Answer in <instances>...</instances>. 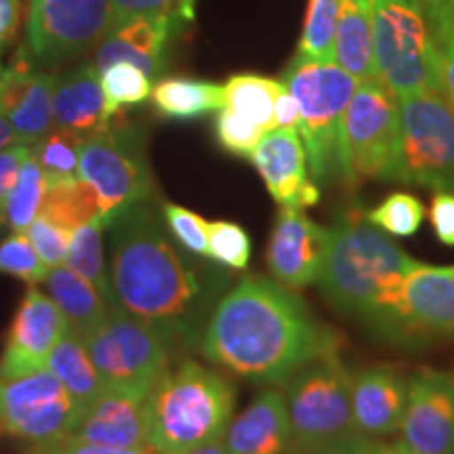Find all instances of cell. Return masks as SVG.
Masks as SVG:
<instances>
[{
    "mask_svg": "<svg viewBox=\"0 0 454 454\" xmlns=\"http://www.w3.org/2000/svg\"><path fill=\"white\" fill-rule=\"evenodd\" d=\"M339 348V331L317 320L297 293L259 276L223 294L200 334L208 362L261 385H284Z\"/></svg>",
    "mask_w": 454,
    "mask_h": 454,
    "instance_id": "6da1fadb",
    "label": "cell"
},
{
    "mask_svg": "<svg viewBox=\"0 0 454 454\" xmlns=\"http://www.w3.org/2000/svg\"><path fill=\"white\" fill-rule=\"evenodd\" d=\"M110 280L116 303L130 316L187 333L204 301V284L168 240L147 202L110 221Z\"/></svg>",
    "mask_w": 454,
    "mask_h": 454,
    "instance_id": "7a4b0ae2",
    "label": "cell"
},
{
    "mask_svg": "<svg viewBox=\"0 0 454 454\" xmlns=\"http://www.w3.org/2000/svg\"><path fill=\"white\" fill-rule=\"evenodd\" d=\"M417 259L354 208L331 227V247L317 284L340 314L374 325L381 301Z\"/></svg>",
    "mask_w": 454,
    "mask_h": 454,
    "instance_id": "3957f363",
    "label": "cell"
},
{
    "mask_svg": "<svg viewBox=\"0 0 454 454\" xmlns=\"http://www.w3.org/2000/svg\"><path fill=\"white\" fill-rule=\"evenodd\" d=\"M236 387L217 371L184 360L158 379L144 400L147 446L184 454L223 438L234 417Z\"/></svg>",
    "mask_w": 454,
    "mask_h": 454,
    "instance_id": "277c9868",
    "label": "cell"
},
{
    "mask_svg": "<svg viewBox=\"0 0 454 454\" xmlns=\"http://www.w3.org/2000/svg\"><path fill=\"white\" fill-rule=\"evenodd\" d=\"M282 84L299 106V137L308 152L309 173L317 185L340 170V129L357 82L334 61L294 55Z\"/></svg>",
    "mask_w": 454,
    "mask_h": 454,
    "instance_id": "5b68a950",
    "label": "cell"
},
{
    "mask_svg": "<svg viewBox=\"0 0 454 454\" xmlns=\"http://www.w3.org/2000/svg\"><path fill=\"white\" fill-rule=\"evenodd\" d=\"M379 81L397 99L440 93L438 61L425 9L417 0H368Z\"/></svg>",
    "mask_w": 454,
    "mask_h": 454,
    "instance_id": "8992f818",
    "label": "cell"
},
{
    "mask_svg": "<svg viewBox=\"0 0 454 454\" xmlns=\"http://www.w3.org/2000/svg\"><path fill=\"white\" fill-rule=\"evenodd\" d=\"M173 328L112 309L98 331L84 339L107 389L144 397L170 366Z\"/></svg>",
    "mask_w": 454,
    "mask_h": 454,
    "instance_id": "52a82bcc",
    "label": "cell"
},
{
    "mask_svg": "<svg viewBox=\"0 0 454 454\" xmlns=\"http://www.w3.org/2000/svg\"><path fill=\"white\" fill-rule=\"evenodd\" d=\"M400 147V101L379 81L357 84L340 129L339 179L354 190L368 179H394Z\"/></svg>",
    "mask_w": 454,
    "mask_h": 454,
    "instance_id": "ba28073f",
    "label": "cell"
},
{
    "mask_svg": "<svg viewBox=\"0 0 454 454\" xmlns=\"http://www.w3.org/2000/svg\"><path fill=\"white\" fill-rule=\"evenodd\" d=\"M400 101V147L394 179L454 194V107L440 93Z\"/></svg>",
    "mask_w": 454,
    "mask_h": 454,
    "instance_id": "9c48e42d",
    "label": "cell"
},
{
    "mask_svg": "<svg viewBox=\"0 0 454 454\" xmlns=\"http://www.w3.org/2000/svg\"><path fill=\"white\" fill-rule=\"evenodd\" d=\"M351 383L354 374L339 354L317 357L284 383L291 446L360 434L351 411Z\"/></svg>",
    "mask_w": 454,
    "mask_h": 454,
    "instance_id": "30bf717a",
    "label": "cell"
},
{
    "mask_svg": "<svg viewBox=\"0 0 454 454\" xmlns=\"http://www.w3.org/2000/svg\"><path fill=\"white\" fill-rule=\"evenodd\" d=\"M70 394L49 371L0 379V440L41 454L67 440L78 423Z\"/></svg>",
    "mask_w": 454,
    "mask_h": 454,
    "instance_id": "8fae6325",
    "label": "cell"
},
{
    "mask_svg": "<svg viewBox=\"0 0 454 454\" xmlns=\"http://www.w3.org/2000/svg\"><path fill=\"white\" fill-rule=\"evenodd\" d=\"M81 179L98 192L101 215L112 221L124 208L154 194L144 141L135 129H107L82 139L78 150Z\"/></svg>",
    "mask_w": 454,
    "mask_h": 454,
    "instance_id": "7c38bea8",
    "label": "cell"
},
{
    "mask_svg": "<svg viewBox=\"0 0 454 454\" xmlns=\"http://www.w3.org/2000/svg\"><path fill=\"white\" fill-rule=\"evenodd\" d=\"M372 326L400 339L454 337V268L417 261L385 294Z\"/></svg>",
    "mask_w": 454,
    "mask_h": 454,
    "instance_id": "4fadbf2b",
    "label": "cell"
},
{
    "mask_svg": "<svg viewBox=\"0 0 454 454\" xmlns=\"http://www.w3.org/2000/svg\"><path fill=\"white\" fill-rule=\"evenodd\" d=\"M112 24V0H32L26 44L44 67L81 59L98 49Z\"/></svg>",
    "mask_w": 454,
    "mask_h": 454,
    "instance_id": "5bb4252c",
    "label": "cell"
},
{
    "mask_svg": "<svg viewBox=\"0 0 454 454\" xmlns=\"http://www.w3.org/2000/svg\"><path fill=\"white\" fill-rule=\"evenodd\" d=\"M70 331L55 301L30 286L20 301L0 351V379H17L47 371L51 351Z\"/></svg>",
    "mask_w": 454,
    "mask_h": 454,
    "instance_id": "9a60e30c",
    "label": "cell"
},
{
    "mask_svg": "<svg viewBox=\"0 0 454 454\" xmlns=\"http://www.w3.org/2000/svg\"><path fill=\"white\" fill-rule=\"evenodd\" d=\"M331 227L317 225L299 208L280 207L268 244V270L271 280L288 291L311 286L325 270Z\"/></svg>",
    "mask_w": 454,
    "mask_h": 454,
    "instance_id": "2e32d148",
    "label": "cell"
},
{
    "mask_svg": "<svg viewBox=\"0 0 454 454\" xmlns=\"http://www.w3.org/2000/svg\"><path fill=\"white\" fill-rule=\"evenodd\" d=\"M400 431L414 454H454V379L431 368L414 374Z\"/></svg>",
    "mask_w": 454,
    "mask_h": 454,
    "instance_id": "e0dca14e",
    "label": "cell"
},
{
    "mask_svg": "<svg viewBox=\"0 0 454 454\" xmlns=\"http://www.w3.org/2000/svg\"><path fill=\"white\" fill-rule=\"evenodd\" d=\"M251 160L278 207L303 211L320 202V185L311 177L308 152L297 130L274 129L265 133Z\"/></svg>",
    "mask_w": 454,
    "mask_h": 454,
    "instance_id": "ac0fdd59",
    "label": "cell"
},
{
    "mask_svg": "<svg viewBox=\"0 0 454 454\" xmlns=\"http://www.w3.org/2000/svg\"><path fill=\"white\" fill-rule=\"evenodd\" d=\"M187 21L177 15H135L114 24L95 49L98 72L114 64H130L154 81L164 70L170 41Z\"/></svg>",
    "mask_w": 454,
    "mask_h": 454,
    "instance_id": "d6986e66",
    "label": "cell"
},
{
    "mask_svg": "<svg viewBox=\"0 0 454 454\" xmlns=\"http://www.w3.org/2000/svg\"><path fill=\"white\" fill-rule=\"evenodd\" d=\"M64 442L152 452L147 446L144 397L106 389L81 414L76 427Z\"/></svg>",
    "mask_w": 454,
    "mask_h": 454,
    "instance_id": "ffe728a7",
    "label": "cell"
},
{
    "mask_svg": "<svg viewBox=\"0 0 454 454\" xmlns=\"http://www.w3.org/2000/svg\"><path fill=\"white\" fill-rule=\"evenodd\" d=\"M411 381L391 366L364 368L351 383L356 429L366 438H387L400 431Z\"/></svg>",
    "mask_w": 454,
    "mask_h": 454,
    "instance_id": "44dd1931",
    "label": "cell"
},
{
    "mask_svg": "<svg viewBox=\"0 0 454 454\" xmlns=\"http://www.w3.org/2000/svg\"><path fill=\"white\" fill-rule=\"evenodd\" d=\"M116 116L107 104L106 90L95 64H82L57 76L53 93V127L78 137L104 133Z\"/></svg>",
    "mask_w": 454,
    "mask_h": 454,
    "instance_id": "7402d4cb",
    "label": "cell"
},
{
    "mask_svg": "<svg viewBox=\"0 0 454 454\" xmlns=\"http://www.w3.org/2000/svg\"><path fill=\"white\" fill-rule=\"evenodd\" d=\"M221 440L230 454H286L291 448V423L282 391H261L231 419Z\"/></svg>",
    "mask_w": 454,
    "mask_h": 454,
    "instance_id": "603a6c76",
    "label": "cell"
},
{
    "mask_svg": "<svg viewBox=\"0 0 454 454\" xmlns=\"http://www.w3.org/2000/svg\"><path fill=\"white\" fill-rule=\"evenodd\" d=\"M334 64L343 67L357 82L379 78L368 0H340L334 30Z\"/></svg>",
    "mask_w": 454,
    "mask_h": 454,
    "instance_id": "cb8c5ba5",
    "label": "cell"
},
{
    "mask_svg": "<svg viewBox=\"0 0 454 454\" xmlns=\"http://www.w3.org/2000/svg\"><path fill=\"white\" fill-rule=\"evenodd\" d=\"M47 288L49 297L55 301L67 320L70 331L76 333L82 340L98 331L112 311L104 294L70 265L49 270Z\"/></svg>",
    "mask_w": 454,
    "mask_h": 454,
    "instance_id": "d4e9b609",
    "label": "cell"
},
{
    "mask_svg": "<svg viewBox=\"0 0 454 454\" xmlns=\"http://www.w3.org/2000/svg\"><path fill=\"white\" fill-rule=\"evenodd\" d=\"M47 368L70 394L78 414L87 411L107 389L90 360L84 340L72 331H67L51 351Z\"/></svg>",
    "mask_w": 454,
    "mask_h": 454,
    "instance_id": "484cf974",
    "label": "cell"
},
{
    "mask_svg": "<svg viewBox=\"0 0 454 454\" xmlns=\"http://www.w3.org/2000/svg\"><path fill=\"white\" fill-rule=\"evenodd\" d=\"M152 104L168 121H194L225 106V87L196 78H162L152 89Z\"/></svg>",
    "mask_w": 454,
    "mask_h": 454,
    "instance_id": "4316f807",
    "label": "cell"
},
{
    "mask_svg": "<svg viewBox=\"0 0 454 454\" xmlns=\"http://www.w3.org/2000/svg\"><path fill=\"white\" fill-rule=\"evenodd\" d=\"M110 227L104 215H98L89 223L76 227L70 240V251H67L66 265H70L74 271L87 278L98 291L104 294L112 309H121L114 294L110 270H107L106 254H104V234Z\"/></svg>",
    "mask_w": 454,
    "mask_h": 454,
    "instance_id": "83f0119b",
    "label": "cell"
},
{
    "mask_svg": "<svg viewBox=\"0 0 454 454\" xmlns=\"http://www.w3.org/2000/svg\"><path fill=\"white\" fill-rule=\"evenodd\" d=\"M280 81L259 76V74H236L227 81L225 106L238 118L247 121L253 127L270 133L276 129L274 104L280 90Z\"/></svg>",
    "mask_w": 454,
    "mask_h": 454,
    "instance_id": "f1b7e54d",
    "label": "cell"
},
{
    "mask_svg": "<svg viewBox=\"0 0 454 454\" xmlns=\"http://www.w3.org/2000/svg\"><path fill=\"white\" fill-rule=\"evenodd\" d=\"M57 76L41 70L20 101V106L9 114V122L15 130L17 144L32 145L53 129V93Z\"/></svg>",
    "mask_w": 454,
    "mask_h": 454,
    "instance_id": "f546056e",
    "label": "cell"
},
{
    "mask_svg": "<svg viewBox=\"0 0 454 454\" xmlns=\"http://www.w3.org/2000/svg\"><path fill=\"white\" fill-rule=\"evenodd\" d=\"M41 215L74 231L101 215V200L87 181L76 179L64 185L47 187Z\"/></svg>",
    "mask_w": 454,
    "mask_h": 454,
    "instance_id": "4dcf8cb0",
    "label": "cell"
},
{
    "mask_svg": "<svg viewBox=\"0 0 454 454\" xmlns=\"http://www.w3.org/2000/svg\"><path fill=\"white\" fill-rule=\"evenodd\" d=\"M82 137L64 129H51L43 139L30 145L32 156L36 158L38 167L47 187L64 185L70 181L81 179V167H78V150H81Z\"/></svg>",
    "mask_w": 454,
    "mask_h": 454,
    "instance_id": "1f68e13d",
    "label": "cell"
},
{
    "mask_svg": "<svg viewBox=\"0 0 454 454\" xmlns=\"http://www.w3.org/2000/svg\"><path fill=\"white\" fill-rule=\"evenodd\" d=\"M44 194H47V184H44L43 170L32 152H27L7 200V225L11 231L27 230V225L41 215Z\"/></svg>",
    "mask_w": 454,
    "mask_h": 454,
    "instance_id": "d6a6232c",
    "label": "cell"
},
{
    "mask_svg": "<svg viewBox=\"0 0 454 454\" xmlns=\"http://www.w3.org/2000/svg\"><path fill=\"white\" fill-rule=\"evenodd\" d=\"M340 0H309L301 32L299 55L317 61H334V30Z\"/></svg>",
    "mask_w": 454,
    "mask_h": 454,
    "instance_id": "836d02e7",
    "label": "cell"
},
{
    "mask_svg": "<svg viewBox=\"0 0 454 454\" xmlns=\"http://www.w3.org/2000/svg\"><path fill=\"white\" fill-rule=\"evenodd\" d=\"M366 219L387 236L408 238L419 231L425 219V207L417 196L395 192L366 211Z\"/></svg>",
    "mask_w": 454,
    "mask_h": 454,
    "instance_id": "e575fe53",
    "label": "cell"
},
{
    "mask_svg": "<svg viewBox=\"0 0 454 454\" xmlns=\"http://www.w3.org/2000/svg\"><path fill=\"white\" fill-rule=\"evenodd\" d=\"M101 87L106 90L107 104L118 114L122 107H133L144 104L152 98V78L144 70L130 64H114L99 72Z\"/></svg>",
    "mask_w": 454,
    "mask_h": 454,
    "instance_id": "d590c367",
    "label": "cell"
},
{
    "mask_svg": "<svg viewBox=\"0 0 454 454\" xmlns=\"http://www.w3.org/2000/svg\"><path fill=\"white\" fill-rule=\"evenodd\" d=\"M0 274L17 278L30 286L47 282L49 268L38 257L36 248L32 247L26 231H11L0 242Z\"/></svg>",
    "mask_w": 454,
    "mask_h": 454,
    "instance_id": "8d00e7d4",
    "label": "cell"
},
{
    "mask_svg": "<svg viewBox=\"0 0 454 454\" xmlns=\"http://www.w3.org/2000/svg\"><path fill=\"white\" fill-rule=\"evenodd\" d=\"M434 38L435 61L442 95L454 107V7H438L425 11Z\"/></svg>",
    "mask_w": 454,
    "mask_h": 454,
    "instance_id": "74e56055",
    "label": "cell"
},
{
    "mask_svg": "<svg viewBox=\"0 0 454 454\" xmlns=\"http://www.w3.org/2000/svg\"><path fill=\"white\" fill-rule=\"evenodd\" d=\"M211 259L230 270H247L251 261V236L234 221H208Z\"/></svg>",
    "mask_w": 454,
    "mask_h": 454,
    "instance_id": "f35d334b",
    "label": "cell"
},
{
    "mask_svg": "<svg viewBox=\"0 0 454 454\" xmlns=\"http://www.w3.org/2000/svg\"><path fill=\"white\" fill-rule=\"evenodd\" d=\"M162 221L168 227L170 236L177 240L181 247L187 248L196 257L211 259L208 251V221L200 215L190 211V208L179 207L175 202L162 204Z\"/></svg>",
    "mask_w": 454,
    "mask_h": 454,
    "instance_id": "ab89813d",
    "label": "cell"
},
{
    "mask_svg": "<svg viewBox=\"0 0 454 454\" xmlns=\"http://www.w3.org/2000/svg\"><path fill=\"white\" fill-rule=\"evenodd\" d=\"M38 66L41 64L34 59L27 44H21L13 59H11L9 67H4L3 74H0V114L9 116L20 106V101L24 99L27 89H30L34 76L41 72Z\"/></svg>",
    "mask_w": 454,
    "mask_h": 454,
    "instance_id": "60d3db41",
    "label": "cell"
},
{
    "mask_svg": "<svg viewBox=\"0 0 454 454\" xmlns=\"http://www.w3.org/2000/svg\"><path fill=\"white\" fill-rule=\"evenodd\" d=\"M72 234L74 231L53 223V221L43 217V215H38L26 230V236L30 238L32 247L36 248L38 257L43 259V263L47 265L49 270L66 265Z\"/></svg>",
    "mask_w": 454,
    "mask_h": 454,
    "instance_id": "b9f144b4",
    "label": "cell"
},
{
    "mask_svg": "<svg viewBox=\"0 0 454 454\" xmlns=\"http://www.w3.org/2000/svg\"><path fill=\"white\" fill-rule=\"evenodd\" d=\"M215 133H217L219 145L223 147L225 152L234 156H244L251 158L254 147L263 137V130L253 127L242 118H238L234 112L227 110V107H221L217 112V118H215Z\"/></svg>",
    "mask_w": 454,
    "mask_h": 454,
    "instance_id": "7bdbcfd3",
    "label": "cell"
},
{
    "mask_svg": "<svg viewBox=\"0 0 454 454\" xmlns=\"http://www.w3.org/2000/svg\"><path fill=\"white\" fill-rule=\"evenodd\" d=\"M196 0H112V24L135 15H177L184 21L194 17Z\"/></svg>",
    "mask_w": 454,
    "mask_h": 454,
    "instance_id": "ee69618b",
    "label": "cell"
},
{
    "mask_svg": "<svg viewBox=\"0 0 454 454\" xmlns=\"http://www.w3.org/2000/svg\"><path fill=\"white\" fill-rule=\"evenodd\" d=\"M27 152H30V145L24 144L9 145L0 152V227L7 225V200Z\"/></svg>",
    "mask_w": 454,
    "mask_h": 454,
    "instance_id": "f6af8a7d",
    "label": "cell"
},
{
    "mask_svg": "<svg viewBox=\"0 0 454 454\" xmlns=\"http://www.w3.org/2000/svg\"><path fill=\"white\" fill-rule=\"evenodd\" d=\"M429 223L446 247H454V194L438 192L429 204Z\"/></svg>",
    "mask_w": 454,
    "mask_h": 454,
    "instance_id": "bcb514c9",
    "label": "cell"
},
{
    "mask_svg": "<svg viewBox=\"0 0 454 454\" xmlns=\"http://www.w3.org/2000/svg\"><path fill=\"white\" fill-rule=\"evenodd\" d=\"M366 435L351 434L339 440L316 442V444L291 446L286 454H362L366 446Z\"/></svg>",
    "mask_w": 454,
    "mask_h": 454,
    "instance_id": "7dc6e473",
    "label": "cell"
},
{
    "mask_svg": "<svg viewBox=\"0 0 454 454\" xmlns=\"http://www.w3.org/2000/svg\"><path fill=\"white\" fill-rule=\"evenodd\" d=\"M21 0H0V51L13 43L21 26Z\"/></svg>",
    "mask_w": 454,
    "mask_h": 454,
    "instance_id": "c3c4849f",
    "label": "cell"
},
{
    "mask_svg": "<svg viewBox=\"0 0 454 454\" xmlns=\"http://www.w3.org/2000/svg\"><path fill=\"white\" fill-rule=\"evenodd\" d=\"M274 122L276 129H299V106L297 99L293 98V93L284 84H280V90L276 95L274 104Z\"/></svg>",
    "mask_w": 454,
    "mask_h": 454,
    "instance_id": "681fc988",
    "label": "cell"
},
{
    "mask_svg": "<svg viewBox=\"0 0 454 454\" xmlns=\"http://www.w3.org/2000/svg\"><path fill=\"white\" fill-rule=\"evenodd\" d=\"M41 454H152L145 450H133V448H112V446H93V444H72L61 442Z\"/></svg>",
    "mask_w": 454,
    "mask_h": 454,
    "instance_id": "f907efd6",
    "label": "cell"
},
{
    "mask_svg": "<svg viewBox=\"0 0 454 454\" xmlns=\"http://www.w3.org/2000/svg\"><path fill=\"white\" fill-rule=\"evenodd\" d=\"M362 454H414L404 442H383L379 438H368Z\"/></svg>",
    "mask_w": 454,
    "mask_h": 454,
    "instance_id": "816d5d0a",
    "label": "cell"
},
{
    "mask_svg": "<svg viewBox=\"0 0 454 454\" xmlns=\"http://www.w3.org/2000/svg\"><path fill=\"white\" fill-rule=\"evenodd\" d=\"M15 144H17L15 130H13V127H11L9 118L4 116V114H0V152H3L4 147L15 145Z\"/></svg>",
    "mask_w": 454,
    "mask_h": 454,
    "instance_id": "f5cc1de1",
    "label": "cell"
},
{
    "mask_svg": "<svg viewBox=\"0 0 454 454\" xmlns=\"http://www.w3.org/2000/svg\"><path fill=\"white\" fill-rule=\"evenodd\" d=\"M184 454H230L225 450L223 446V440H215L211 444H204V446H198L194 450H187Z\"/></svg>",
    "mask_w": 454,
    "mask_h": 454,
    "instance_id": "db71d44e",
    "label": "cell"
},
{
    "mask_svg": "<svg viewBox=\"0 0 454 454\" xmlns=\"http://www.w3.org/2000/svg\"><path fill=\"white\" fill-rule=\"evenodd\" d=\"M417 3L421 4L425 11L438 9V7H454V0H417Z\"/></svg>",
    "mask_w": 454,
    "mask_h": 454,
    "instance_id": "11a10c76",
    "label": "cell"
},
{
    "mask_svg": "<svg viewBox=\"0 0 454 454\" xmlns=\"http://www.w3.org/2000/svg\"><path fill=\"white\" fill-rule=\"evenodd\" d=\"M0 74H3V64H0Z\"/></svg>",
    "mask_w": 454,
    "mask_h": 454,
    "instance_id": "9f6ffc18",
    "label": "cell"
},
{
    "mask_svg": "<svg viewBox=\"0 0 454 454\" xmlns=\"http://www.w3.org/2000/svg\"><path fill=\"white\" fill-rule=\"evenodd\" d=\"M362 452H364V450H362Z\"/></svg>",
    "mask_w": 454,
    "mask_h": 454,
    "instance_id": "6f0895ef",
    "label": "cell"
},
{
    "mask_svg": "<svg viewBox=\"0 0 454 454\" xmlns=\"http://www.w3.org/2000/svg\"><path fill=\"white\" fill-rule=\"evenodd\" d=\"M452 379H454V377H452Z\"/></svg>",
    "mask_w": 454,
    "mask_h": 454,
    "instance_id": "680465c9",
    "label": "cell"
}]
</instances>
